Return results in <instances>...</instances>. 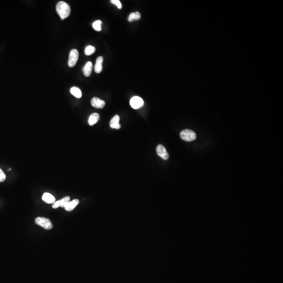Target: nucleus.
Here are the masks:
<instances>
[{
    "label": "nucleus",
    "mask_w": 283,
    "mask_h": 283,
    "mask_svg": "<svg viewBox=\"0 0 283 283\" xmlns=\"http://www.w3.org/2000/svg\"><path fill=\"white\" fill-rule=\"evenodd\" d=\"M57 12L61 20L67 18L71 12L70 7L66 2L60 1L56 5Z\"/></svg>",
    "instance_id": "1"
},
{
    "label": "nucleus",
    "mask_w": 283,
    "mask_h": 283,
    "mask_svg": "<svg viewBox=\"0 0 283 283\" xmlns=\"http://www.w3.org/2000/svg\"><path fill=\"white\" fill-rule=\"evenodd\" d=\"M110 2L116 5L119 9H121L122 7V4H121V2L119 0H111Z\"/></svg>",
    "instance_id": "19"
},
{
    "label": "nucleus",
    "mask_w": 283,
    "mask_h": 283,
    "mask_svg": "<svg viewBox=\"0 0 283 283\" xmlns=\"http://www.w3.org/2000/svg\"><path fill=\"white\" fill-rule=\"evenodd\" d=\"M143 104H144L143 100L139 97H134L131 98L130 100V105L131 107L134 109H139L143 106Z\"/></svg>",
    "instance_id": "5"
},
{
    "label": "nucleus",
    "mask_w": 283,
    "mask_h": 283,
    "mask_svg": "<svg viewBox=\"0 0 283 283\" xmlns=\"http://www.w3.org/2000/svg\"><path fill=\"white\" fill-rule=\"evenodd\" d=\"M120 116L118 115H116L111 119L110 125L112 129H120L121 128V125L120 124Z\"/></svg>",
    "instance_id": "9"
},
{
    "label": "nucleus",
    "mask_w": 283,
    "mask_h": 283,
    "mask_svg": "<svg viewBox=\"0 0 283 283\" xmlns=\"http://www.w3.org/2000/svg\"><path fill=\"white\" fill-rule=\"evenodd\" d=\"M103 58L102 57H98L96 60V65L94 66V71L97 73H99L102 70V64Z\"/></svg>",
    "instance_id": "10"
},
{
    "label": "nucleus",
    "mask_w": 283,
    "mask_h": 283,
    "mask_svg": "<svg viewBox=\"0 0 283 283\" xmlns=\"http://www.w3.org/2000/svg\"><path fill=\"white\" fill-rule=\"evenodd\" d=\"M181 139L186 142H191L196 139V134L191 130H184L180 133Z\"/></svg>",
    "instance_id": "2"
},
{
    "label": "nucleus",
    "mask_w": 283,
    "mask_h": 283,
    "mask_svg": "<svg viewBox=\"0 0 283 283\" xmlns=\"http://www.w3.org/2000/svg\"><path fill=\"white\" fill-rule=\"evenodd\" d=\"M95 51H96V48L92 46L89 45L85 49V55H87V56H90V55H92L94 53Z\"/></svg>",
    "instance_id": "17"
},
{
    "label": "nucleus",
    "mask_w": 283,
    "mask_h": 283,
    "mask_svg": "<svg viewBox=\"0 0 283 283\" xmlns=\"http://www.w3.org/2000/svg\"><path fill=\"white\" fill-rule=\"evenodd\" d=\"M79 58V52L76 49L71 50L69 55V60H68V66L70 67H73L76 65Z\"/></svg>",
    "instance_id": "4"
},
{
    "label": "nucleus",
    "mask_w": 283,
    "mask_h": 283,
    "mask_svg": "<svg viewBox=\"0 0 283 283\" xmlns=\"http://www.w3.org/2000/svg\"><path fill=\"white\" fill-rule=\"evenodd\" d=\"M6 179V175L2 169H0V182H3Z\"/></svg>",
    "instance_id": "20"
},
{
    "label": "nucleus",
    "mask_w": 283,
    "mask_h": 283,
    "mask_svg": "<svg viewBox=\"0 0 283 283\" xmlns=\"http://www.w3.org/2000/svg\"><path fill=\"white\" fill-rule=\"evenodd\" d=\"M92 68V63L90 61H88L86 63L85 67L83 68V73L85 76L89 77L91 75Z\"/></svg>",
    "instance_id": "13"
},
{
    "label": "nucleus",
    "mask_w": 283,
    "mask_h": 283,
    "mask_svg": "<svg viewBox=\"0 0 283 283\" xmlns=\"http://www.w3.org/2000/svg\"><path fill=\"white\" fill-rule=\"evenodd\" d=\"M70 93L77 98H80L82 97V92L79 88L73 87L70 89Z\"/></svg>",
    "instance_id": "15"
},
{
    "label": "nucleus",
    "mask_w": 283,
    "mask_h": 283,
    "mask_svg": "<svg viewBox=\"0 0 283 283\" xmlns=\"http://www.w3.org/2000/svg\"><path fill=\"white\" fill-rule=\"evenodd\" d=\"M141 17L140 13L139 12H134L130 14L128 18V21L129 22H132L135 20H139Z\"/></svg>",
    "instance_id": "16"
},
{
    "label": "nucleus",
    "mask_w": 283,
    "mask_h": 283,
    "mask_svg": "<svg viewBox=\"0 0 283 283\" xmlns=\"http://www.w3.org/2000/svg\"><path fill=\"white\" fill-rule=\"evenodd\" d=\"M91 105L94 108L97 109H102L105 106L106 103L103 100L100 99L99 98L94 97L91 101Z\"/></svg>",
    "instance_id": "7"
},
{
    "label": "nucleus",
    "mask_w": 283,
    "mask_h": 283,
    "mask_svg": "<svg viewBox=\"0 0 283 283\" xmlns=\"http://www.w3.org/2000/svg\"><path fill=\"white\" fill-rule=\"evenodd\" d=\"M42 200L47 204H54L55 202V198L51 194L45 192L42 196Z\"/></svg>",
    "instance_id": "11"
},
{
    "label": "nucleus",
    "mask_w": 283,
    "mask_h": 283,
    "mask_svg": "<svg viewBox=\"0 0 283 283\" xmlns=\"http://www.w3.org/2000/svg\"><path fill=\"white\" fill-rule=\"evenodd\" d=\"M70 199V198L69 196L65 197V198L61 199L59 200L55 201L53 205H52V207L54 209L58 208V207H64V208L67 203H68Z\"/></svg>",
    "instance_id": "8"
},
{
    "label": "nucleus",
    "mask_w": 283,
    "mask_h": 283,
    "mask_svg": "<svg viewBox=\"0 0 283 283\" xmlns=\"http://www.w3.org/2000/svg\"><path fill=\"white\" fill-rule=\"evenodd\" d=\"M101 24H102V21L100 20H97L96 21L93 22L92 24L93 28L97 31H101Z\"/></svg>",
    "instance_id": "18"
},
{
    "label": "nucleus",
    "mask_w": 283,
    "mask_h": 283,
    "mask_svg": "<svg viewBox=\"0 0 283 283\" xmlns=\"http://www.w3.org/2000/svg\"><path fill=\"white\" fill-rule=\"evenodd\" d=\"M79 203V201L78 199L73 200V201H69L68 203H67L66 205L64 207V208L66 211H71L75 209V207L78 205Z\"/></svg>",
    "instance_id": "12"
},
{
    "label": "nucleus",
    "mask_w": 283,
    "mask_h": 283,
    "mask_svg": "<svg viewBox=\"0 0 283 283\" xmlns=\"http://www.w3.org/2000/svg\"><path fill=\"white\" fill-rule=\"evenodd\" d=\"M100 119V116L99 114L97 113H94L91 114L88 120V123L90 125H93L94 124H96L98 122Z\"/></svg>",
    "instance_id": "14"
},
{
    "label": "nucleus",
    "mask_w": 283,
    "mask_h": 283,
    "mask_svg": "<svg viewBox=\"0 0 283 283\" xmlns=\"http://www.w3.org/2000/svg\"><path fill=\"white\" fill-rule=\"evenodd\" d=\"M157 155L160 156L164 160H167L169 158V155L167 152L165 148L162 145H158L156 149Z\"/></svg>",
    "instance_id": "6"
},
{
    "label": "nucleus",
    "mask_w": 283,
    "mask_h": 283,
    "mask_svg": "<svg viewBox=\"0 0 283 283\" xmlns=\"http://www.w3.org/2000/svg\"><path fill=\"white\" fill-rule=\"evenodd\" d=\"M35 223L46 230H50L53 227L51 221L44 217H37L35 219Z\"/></svg>",
    "instance_id": "3"
}]
</instances>
